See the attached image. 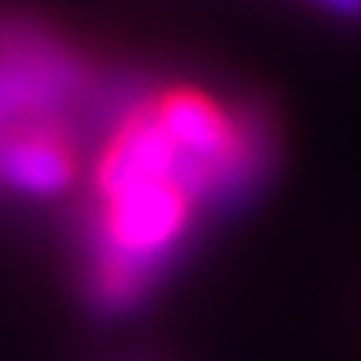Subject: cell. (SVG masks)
Returning <instances> with one entry per match:
<instances>
[{"label": "cell", "mask_w": 361, "mask_h": 361, "mask_svg": "<svg viewBox=\"0 0 361 361\" xmlns=\"http://www.w3.org/2000/svg\"><path fill=\"white\" fill-rule=\"evenodd\" d=\"M274 164L278 128L255 101L201 80L124 74L78 188L80 295L101 314L141 308Z\"/></svg>", "instance_id": "1"}, {"label": "cell", "mask_w": 361, "mask_h": 361, "mask_svg": "<svg viewBox=\"0 0 361 361\" xmlns=\"http://www.w3.org/2000/svg\"><path fill=\"white\" fill-rule=\"evenodd\" d=\"M121 78L64 30L30 17H0V147L34 137L94 147Z\"/></svg>", "instance_id": "2"}, {"label": "cell", "mask_w": 361, "mask_h": 361, "mask_svg": "<svg viewBox=\"0 0 361 361\" xmlns=\"http://www.w3.org/2000/svg\"><path fill=\"white\" fill-rule=\"evenodd\" d=\"M314 4L335 17H361V0H314Z\"/></svg>", "instance_id": "3"}]
</instances>
